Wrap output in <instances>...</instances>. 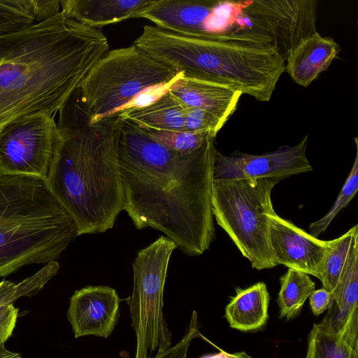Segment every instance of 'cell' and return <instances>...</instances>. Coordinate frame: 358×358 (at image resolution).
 <instances>
[{
    "instance_id": "26",
    "label": "cell",
    "mask_w": 358,
    "mask_h": 358,
    "mask_svg": "<svg viewBox=\"0 0 358 358\" xmlns=\"http://www.w3.org/2000/svg\"><path fill=\"white\" fill-rule=\"evenodd\" d=\"M34 23L30 0H0V35L24 29Z\"/></svg>"
},
{
    "instance_id": "29",
    "label": "cell",
    "mask_w": 358,
    "mask_h": 358,
    "mask_svg": "<svg viewBox=\"0 0 358 358\" xmlns=\"http://www.w3.org/2000/svg\"><path fill=\"white\" fill-rule=\"evenodd\" d=\"M176 80L156 86H152L145 90L139 94H138L135 98H134L120 112L143 108L154 103L155 101L166 94L169 91L172 85Z\"/></svg>"
},
{
    "instance_id": "3",
    "label": "cell",
    "mask_w": 358,
    "mask_h": 358,
    "mask_svg": "<svg viewBox=\"0 0 358 358\" xmlns=\"http://www.w3.org/2000/svg\"><path fill=\"white\" fill-rule=\"evenodd\" d=\"M59 112L45 183L73 220L78 236L105 232L124 209L118 161L121 120L114 115L90 123L78 90Z\"/></svg>"
},
{
    "instance_id": "25",
    "label": "cell",
    "mask_w": 358,
    "mask_h": 358,
    "mask_svg": "<svg viewBox=\"0 0 358 358\" xmlns=\"http://www.w3.org/2000/svg\"><path fill=\"white\" fill-rule=\"evenodd\" d=\"M356 143V155L352 169L346 178L333 206L329 212L319 220L311 223L309 226L310 234L314 237L325 231L338 213L352 199L358 190V142Z\"/></svg>"
},
{
    "instance_id": "4",
    "label": "cell",
    "mask_w": 358,
    "mask_h": 358,
    "mask_svg": "<svg viewBox=\"0 0 358 358\" xmlns=\"http://www.w3.org/2000/svg\"><path fill=\"white\" fill-rule=\"evenodd\" d=\"M134 45L184 77L231 87L268 101L285 60L266 35L231 29L192 37L145 25Z\"/></svg>"
},
{
    "instance_id": "1",
    "label": "cell",
    "mask_w": 358,
    "mask_h": 358,
    "mask_svg": "<svg viewBox=\"0 0 358 358\" xmlns=\"http://www.w3.org/2000/svg\"><path fill=\"white\" fill-rule=\"evenodd\" d=\"M214 139L184 155L160 145L145 129L120 122L123 210L137 229L150 227L163 232L189 256L203 255L215 238Z\"/></svg>"
},
{
    "instance_id": "13",
    "label": "cell",
    "mask_w": 358,
    "mask_h": 358,
    "mask_svg": "<svg viewBox=\"0 0 358 358\" xmlns=\"http://www.w3.org/2000/svg\"><path fill=\"white\" fill-rule=\"evenodd\" d=\"M120 299L109 286H86L70 299L66 317L75 338L96 336L108 338L120 316Z\"/></svg>"
},
{
    "instance_id": "12",
    "label": "cell",
    "mask_w": 358,
    "mask_h": 358,
    "mask_svg": "<svg viewBox=\"0 0 358 358\" xmlns=\"http://www.w3.org/2000/svg\"><path fill=\"white\" fill-rule=\"evenodd\" d=\"M270 220V241L276 264L319 278L331 241L314 237L276 213Z\"/></svg>"
},
{
    "instance_id": "16",
    "label": "cell",
    "mask_w": 358,
    "mask_h": 358,
    "mask_svg": "<svg viewBox=\"0 0 358 358\" xmlns=\"http://www.w3.org/2000/svg\"><path fill=\"white\" fill-rule=\"evenodd\" d=\"M169 92L186 106L204 110L224 124L235 111L242 95L223 85L184 76L172 85Z\"/></svg>"
},
{
    "instance_id": "31",
    "label": "cell",
    "mask_w": 358,
    "mask_h": 358,
    "mask_svg": "<svg viewBox=\"0 0 358 358\" xmlns=\"http://www.w3.org/2000/svg\"><path fill=\"white\" fill-rule=\"evenodd\" d=\"M308 298L311 310L315 315L329 310L334 303L333 294L324 287L314 290Z\"/></svg>"
},
{
    "instance_id": "7",
    "label": "cell",
    "mask_w": 358,
    "mask_h": 358,
    "mask_svg": "<svg viewBox=\"0 0 358 358\" xmlns=\"http://www.w3.org/2000/svg\"><path fill=\"white\" fill-rule=\"evenodd\" d=\"M135 45L108 50L89 71L78 89L94 123L117 114L145 90L183 77Z\"/></svg>"
},
{
    "instance_id": "15",
    "label": "cell",
    "mask_w": 358,
    "mask_h": 358,
    "mask_svg": "<svg viewBox=\"0 0 358 358\" xmlns=\"http://www.w3.org/2000/svg\"><path fill=\"white\" fill-rule=\"evenodd\" d=\"M220 1L155 0L139 17L155 26L183 36L201 37L208 20Z\"/></svg>"
},
{
    "instance_id": "14",
    "label": "cell",
    "mask_w": 358,
    "mask_h": 358,
    "mask_svg": "<svg viewBox=\"0 0 358 358\" xmlns=\"http://www.w3.org/2000/svg\"><path fill=\"white\" fill-rule=\"evenodd\" d=\"M333 295L331 307L317 325L358 351V243Z\"/></svg>"
},
{
    "instance_id": "22",
    "label": "cell",
    "mask_w": 358,
    "mask_h": 358,
    "mask_svg": "<svg viewBox=\"0 0 358 358\" xmlns=\"http://www.w3.org/2000/svg\"><path fill=\"white\" fill-rule=\"evenodd\" d=\"M280 282L277 299L280 317L290 320L300 313L306 300L315 290V284L308 274L292 268H288Z\"/></svg>"
},
{
    "instance_id": "20",
    "label": "cell",
    "mask_w": 358,
    "mask_h": 358,
    "mask_svg": "<svg viewBox=\"0 0 358 358\" xmlns=\"http://www.w3.org/2000/svg\"><path fill=\"white\" fill-rule=\"evenodd\" d=\"M187 108L169 91L147 106L122 111L115 115L146 130L185 131Z\"/></svg>"
},
{
    "instance_id": "11",
    "label": "cell",
    "mask_w": 358,
    "mask_h": 358,
    "mask_svg": "<svg viewBox=\"0 0 358 358\" xmlns=\"http://www.w3.org/2000/svg\"><path fill=\"white\" fill-rule=\"evenodd\" d=\"M308 136L294 145H282L262 155L234 151L224 155L217 149L213 164V180H238L266 178H286L313 171L306 157Z\"/></svg>"
},
{
    "instance_id": "21",
    "label": "cell",
    "mask_w": 358,
    "mask_h": 358,
    "mask_svg": "<svg viewBox=\"0 0 358 358\" xmlns=\"http://www.w3.org/2000/svg\"><path fill=\"white\" fill-rule=\"evenodd\" d=\"M330 247L324 257L319 280L322 287L334 293L347 266L351 252L358 243V225L330 241Z\"/></svg>"
},
{
    "instance_id": "28",
    "label": "cell",
    "mask_w": 358,
    "mask_h": 358,
    "mask_svg": "<svg viewBox=\"0 0 358 358\" xmlns=\"http://www.w3.org/2000/svg\"><path fill=\"white\" fill-rule=\"evenodd\" d=\"M199 336H201V334L199 331L197 314L194 311L182 338L173 346L169 347L162 352H157L152 358H187V351L191 342Z\"/></svg>"
},
{
    "instance_id": "2",
    "label": "cell",
    "mask_w": 358,
    "mask_h": 358,
    "mask_svg": "<svg viewBox=\"0 0 358 358\" xmlns=\"http://www.w3.org/2000/svg\"><path fill=\"white\" fill-rule=\"evenodd\" d=\"M108 50L99 29L61 11L0 35V129L22 116L58 112Z\"/></svg>"
},
{
    "instance_id": "9",
    "label": "cell",
    "mask_w": 358,
    "mask_h": 358,
    "mask_svg": "<svg viewBox=\"0 0 358 358\" xmlns=\"http://www.w3.org/2000/svg\"><path fill=\"white\" fill-rule=\"evenodd\" d=\"M57 138L53 115L36 113L0 129V173L46 178Z\"/></svg>"
},
{
    "instance_id": "17",
    "label": "cell",
    "mask_w": 358,
    "mask_h": 358,
    "mask_svg": "<svg viewBox=\"0 0 358 358\" xmlns=\"http://www.w3.org/2000/svg\"><path fill=\"white\" fill-rule=\"evenodd\" d=\"M155 0H62L65 16L97 28L115 24L141 14Z\"/></svg>"
},
{
    "instance_id": "34",
    "label": "cell",
    "mask_w": 358,
    "mask_h": 358,
    "mask_svg": "<svg viewBox=\"0 0 358 358\" xmlns=\"http://www.w3.org/2000/svg\"><path fill=\"white\" fill-rule=\"evenodd\" d=\"M201 358H234V353L230 354L223 350H220V352L215 355H207Z\"/></svg>"
},
{
    "instance_id": "10",
    "label": "cell",
    "mask_w": 358,
    "mask_h": 358,
    "mask_svg": "<svg viewBox=\"0 0 358 358\" xmlns=\"http://www.w3.org/2000/svg\"><path fill=\"white\" fill-rule=\"evenodd\" d=\"M315 0L248 1L243 12L251 30L267 36L286 60L290 52L317 32Z\"/></svg>"
},
{
    "instance_id": "33",
    "label": "cell",
    "mask_w": 358,
    "mask_h": 358,
    "mask_svg": "<svg viewBox=\"0 0 358 358\" xmlns=\"http://www.w3.org/2000/svg\"><path fill=\"white\" fill-rule=\"evenodd\" d=\"M22 355L17 352L8 350L4 344H0V358H21Z\"/></svg>"
},
{
    "instance_id": "5",
    "label": "cell",
    "mask_w": 358,
    "mask_h": 358,
    "mask_svg": "<svg viewBox=\"0 0 358 358\" xmlns=\"http://www.w3.org/2000/svg\"><path fill=\"white\" fill-rule=\"evenodd\" d=\"M77 236L73 220L43 180L0 173V278L56 261Z\"/></svg>"
},
{
    "instance_id": "23",
    "label": "cell",
    "mask_w": 358,
    "mask_h": 358,
    "mask_svg": "<svg viewBox=\"0 0 358 358\" xmlns=\"http://www.w3.org/2000/svg\"><path fill=\"white\" fill-rule=\"evenodd\" d=\"M306 358H358V351L314 324L308 335Z\"/></svg>"
},
{
    "instance_id": "18",
    "label": "cell",
    "mask_w": 358,
    "mask_h": 358,
    "mask_svg": "<svg viewBox=\"0 0 358 358\" xmlns=\"http://www.w3.org/2000/svg\"><path fill=\"white\" fill-rule=\"evenodd\" d=\"M339 50L331 38L316 32L290 52L286 59L285 71L295 83L308 87L328 69Z\"/></svg>"
},
{
    "instance_id": "24",
    "label": "cell",
    "mask_w": 358,
    "mask_h": 358,
    "mask_svg": "<svg viewBox=\"0 0 358 358\" xmlns=\"http://www.w3.org/2000/svg\"><path fill=\"white\" fill-rule=\"evenodd\" d=\"M146 131L160 145L184 155L194 152L215 137L209 131Z\"/></svg>"
},
{
    "instance_id": "6",
    "label": "cell",
    "mask_w": 358,
    "mask_h": 358,
    "mask_svg": "<svg viewBox=\"0 0 358 358\" xmlns=\"http://www.w3.org/2000/svg\"><path fill=\"white\" fill-rule=\"evenodd\" d=\"M281 178L213 180V217L253 268L277 266L270 241L271 192Z\"/></svg>"
},
{
    "instance_id": "35",
    "label": "cell",
    "mask_w": 358,
    "mask_h": 358,
    "mask_svg": "<svg viewBox=\"0 0 358 358\" xmlns=\"http://www.w3.org/2000/svg\"><path fill=\"white\" fill-rule=\"evenodd\" d=\"M234 358H252L245 352H240L234 353Z\"/></svg>"
},
{
    "instance_id": "32",
    "label": "cell",
    "mask_w": 358,
    "mask_h": 358,
    "mask_svg": "<svg viewBox=\"0 0 358 358\" xmlns=\"http://www.w3.org/2000/svg\"><path fill=\"white\" fill-rule=\"evenodd\" d=\"M15 324H10L0 327V344H4L12 335Z\"/></svg>"
},
{
    "instance_id": "30",
    "label": "cell",
    "mask_w": 358,
    "mask_h": 358,
    "mask_svg": "<svg viewBox=\"0 0 358 358\" xmlns=\"http://www.w3.org/2000/svg\"><path fill=\"white\" fill-rule=\"evenodd\" d=\"M30 1L36 23L46 20L60 12L61 0Z\"/></svg>"
},
{
    "instance_id": "27",
    "label": "cell",
    "mask_w": 358,
    "mask_h": 358,
    "mask_svg": "<svg viewBox=\"0 0 358 358\" xmlns=\"http://www.w3.org/2000/svg\"><path fill=\"white\" fill-rule=\"evenodd\" d=\"M224 124L211 113L194 107H187L185 113V129L186 131H209L215 136Z\"/></svg>"
},
{
    "instance_id": "19",
    "label": "cell",
    "mask_w": 358,
    "mask_h": 358,
    "mask_svg": "<svg viewBox=\"0 0 358 358\" xmlns=\"http://www.w3.org/2000/svg\"><path fill=\"white\" fill-rule=\"evenodd\" d=\"M225 308V317L231 328L242 331L261 329L268 317L269 293L263 282L245 289L237 288Z\"/></svg>"
},
{
    "instance_id": "8",
    "label": "cell",
    "mask_w": 358,
    "mask_h": 358,
    "mask_svg": "<svg viewBox=\"0 0 358 358\" xmlns=\"http://www.w3.org/2000/svg\"><path fill=\"white\" fill-rule=\"evenodd\" d=\"M176 248L172 240L160 236L138 251L134 260V286L128 305L136 336L134 358H152L155 352L171 347L163 298L169 263Z\"/></svg>"
}]
</instances>
